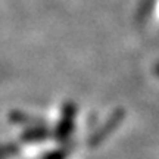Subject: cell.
<instances>
[{"label": "cell", "instance_id": "6da1fadb", "mask_svg": "<svg viewBox=\"0 0 159 159\" xmlns=\"http://www.w3.org/2000/svg\"><path fill=\"white\" fill-rule=\"evenodd\" d=\"M156 74L159 75V65H158V66H156Z\"/></svg>", "mask_w": 159, "mask_h": 159}]
</instances>
